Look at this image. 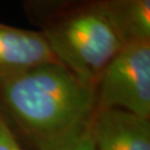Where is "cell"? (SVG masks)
<instances>
[{"label":"cell","mask_w":150,"mask_h":150,"mask_svg":"<svg viewBox=\"0 0 150 150\" xmlns=\"http://www.w3.org/2000/svg\"><path fill=\"white\" fill-rule=\"evenodd\" d=\"M59 64L41 31L0 22V87L28 70Z\"/></svg>","instance_id":"4"},{"label":"cell","mask_w":150,"mask_h":150,"mask_svg":"<svg viewBox=\"0 0 150 150\" xmlns=\"http://www.w3.org/2000/svg\"><path fill=\"white\" fill-rule=\"evenodd\" d=\"M0 150H22L0 110Z\"/></svg>","instance_id":"9"},{"label":"cell","mask_w":150,"mask_h":150,"mask_svg":"<svg viewBox=\"0 0 150 150\" xmlns=\"http://www.w3.org/2000/svg\"><path fill=\"white\" fill-rule=\"evenodd\" d=\"M85 0H25L28 10L43 25L50 18Z\"/></svg>","instance_id":"7"},{"label":"cell","mask_w":150,"mask_h":150,"mask_svg":"<svg viewBox=\"0 0 150 150\" xmlns=\"http://www.w3.org/2000/svg\"><path fill=\"white\" fill-rule=\"evenodd\" d=\"M0 110L42 150L90 126L96 93L62 64H46L0 87Z\"/></svg>","instance_id":"1"},{"label":"cell","mask_w":150,"mask_h":150,"mask_svg":"<svg viewBox=\"0 0 150 150\" xmlns=\"http://www.w3.org/2000/svg\"><path fill=\"white\" fill-rule=\"evenodd\" d=\"M96 109H120L150 118V42L126 45L95 88Z\"/></svg>","instance_id":"3"},{"label":"cell","mask_w":150,"mask_h":150,"mask_svg":"<svg viewBox=\"0 0 150 150\" xmlns=\"http://www.w3.org/2000/svg\"><path fill=\"white\" fill-rule=\"evenodd\" d=\"M123 45L150 42V0H103Z\"/></svg>","instance_id":"6"},{"label":"cell","mask_w":150,"mask_h":150,"mask_svg":"<svg viewBox=\"0 0 150 150\" xmlns=\"http://www.w3.org/2000/svg\"><path fill=\"white\" fill-rule=\"evenodd\" d=\"M41 26L59 64L93 90L102 71L125 47L103 0H85Z\"/></svg>","instance_id":"2"},{"label":"cell","mask_w":150,"mask_h":150,"mask_svg":"<svg viewBox=\"0 0 150 150\" xmlns=\"http://www.w3.org/2000/svg\"><path fill=\"white\" fill-rule=\"evenodd\" d=\"M95 150H150V118L120 109H96L90 122Z\"/></svg>","instance_id":"5"},{"label":"cell","mask_w":150,"mask_h":150,"mask_svg":"<svg viewBox=\"0 0 150 150\" xmlns=\"http://www.w3.org/2000/svg\"><path fill=\"white\" fill-rule=\"evenodd\" d=\"M42 150H95L93 141L91 138L90 126L80 134Z\"/></svg>","instance_id":"8"}]
</instances>
